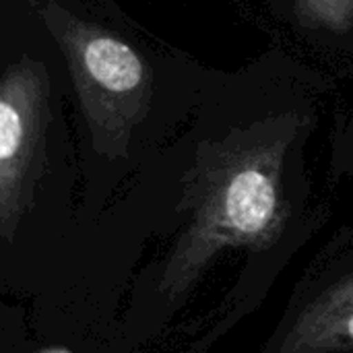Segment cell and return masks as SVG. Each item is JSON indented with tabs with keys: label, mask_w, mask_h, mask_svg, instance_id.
Here are the masks:
<instances>
[{
	"label": "cell",
	"mask_w": 353,
	"mask_h": 353,
	"mask_svg": "<svg viewBox=\"0 0 353 353\" xmlns=\"http://www.w3.org/2000/svg\"><path fill=\"white\" fill-rule=\"evenodd\" d=\"M296 132L294 118H275L201 149L186 182L188 221L157 283L170 302L184 300L223 250L265 252L283 236V163Z\"/></svg>",
	"instance_id": "cell-1"
},
{
	"label": "cell",
	"mask_w": 353,
	"mask_h": 353,
	"mask_svg": "<svg viewBox=\"0 0 353 353\" xmlns=\"http://www.w3.org/2000/svg\"><path fill=\"white\" fill-rule=\"evenodd\" d=\"M41 19L54 33L97 153L126 157L134 128L153 99V70L122 37L48 2Z\"/></svg>",
	"instance_id": "cell-2"
},
{
	"label": "cell",
	"mask_w": 353,
	"mask_h": 353,
	"mask_svg": "<svg viewBox=\"0 0 353 353\" xmlns=\"http://www.w3.org/2000/svg\"><path fill=\"white\" fill-rule=\"evenodd\" d=\"M48 74L21 58L0 83V238L10 244L33 207L46 165Z\"/></svg>",
	"instance_id": "cell-3"
},
{
	"label": "cell",
	"mask_w": 353,
	"mask_h": 353,
	"mask_svg": "<svg viewBox=\"0 0 353 353\" xmlns=\"http://www.w3.org/2000/svg\"><path fill=\"white\" fill-rule=\"evenodd\" d=\"M277 353H353V271L298 314Z\"/></svg>",
	"instance_id": "cell-4"
},
{
	"label": "cell",
	"mask_w": 353,
	"mask_h": 353,
	"mask_svg": "<svg viewBox=\"0 0 353 353\" xmlns=\"http://www.w3.org/2000/svg\"><path fill=\"white\" fill-rule=\"evenodd\" d=\"M304 23L345 31L353 25V0H294Z\"/></svg>",
	"instance_id": "cell-5"
},
{
	"label": "cell",
	"mask_w": 353,
	"mask_h": 353,
	"mask_svg": "<svg viewBox=\"0 0 353 353\" xmlns=\"http://www.w3.org/2000/svg\"><path fill=\"white\" fill-rule=\"evenodd\" d=\"M56 353H58V352H56Z\"/></svg>",
	"instance_id": "cell-6"
}]
</instances>
